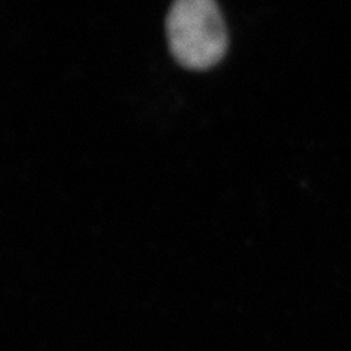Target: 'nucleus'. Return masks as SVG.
I'll return each instance as SVG.
<instances>
[{"label":"nucleus","instance_id":"nucleus-1","mask_svg":"<svg viewBox=\"0 0 351 351\" xmlns=\"http://www.w3.org/2000/svg\"><path fill=\"white\" fill-rule=\"evenodd\" d=\"M167 34L174 58L191 69L211 68L224 58L228 46L215 0H174Z\"/></svg>","mask_w":351,"mask_h":351}]
</instances>
